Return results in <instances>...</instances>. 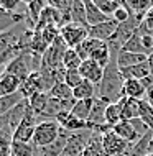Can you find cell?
I'll return each mask as SVG.
<instances>
[{
	"mask_svg": "<svg viewBox=\"0 0 153 156\" xmlns=\"http://www.w3.org/2000/svg\"><path fill=\"white\" fill-rule=\"evenodd\" d=\"M124 76L118 69L115 59H112L104 67V77L100 86L97 87V99L104 100L105 104H115L124 99Z\"/></svg>",
	"mask_w": 153,
	"mask_h": 156,
	"instance_id": "obj_1",
	"label": "cell"
},
{
	"mask_svg": "<svg viewBox=\"0 0 153 156\" xmlns=\"http://www.w3.org/2000/svg\"><path fill=\"white\" fill-rule=\"evenodd\" d=\"M59 133H61V125L56 120H46V122H40L33 135V145L36 148H46L51 146L54 141L58 140Z\"/></svg>",
	"mask_w": 153,
	"mask_h": 156,
	"instance_id": "obj_2",
	"label": "cell"
},
{
	"mask_svg": "<svg viewBox=\"0 0 153 156\" xmlns=\"http://www.w3.org/2000/svg\"><path fill=\"white\" fill-rule=\"evenodd\" d=\"M27 30H33V31H35V25L30 22L28 18H27V22H22V23L15 25V27H12L10 30L0 33V58H2L3 54H7L12 48H15V46L18 44L20 38L23 36V33Z\"/></svg>",
	"mask_w": 153,
	"mask_h": 156,
	"instance_id": "obj_3",
	"label": "cell"
},
{
	"mask_svg": "<svg viewBox=\"0 0 153 156\" xmlns=\"http://www.w3.org/2000/svg\"><path fill=\"white\" fill-rule=\"evenodd\" d=\"M28 99H23L16 107H13L10 112H7L5 115L0 117V133H5L13 136L15 130L18 128V125L22 123L25 113L28 110Z\"/></svg>",
	"mask_w": 153,
	"mask_h": 156,
	"instance_id": "obj_4",
	"label": "cell"
},
{
	"mask_svg": "<svg viewBox=\"0 0 153 156\" xmlns=\"http://www.w3.org/2000/svg\"><path fill=\"white\" fill-rule=\"evenodd\" d=\"M66 49H67L66 43L61 40V36H59L58 40L45 51L43 59H41V69L53 71V69H58V67H63V58H64Z\"/></svg>",
	"mask_w": 153,
	"mask_h": 156,
	"instance_id": "obj_5",
	"label": "cell"
},
{
	"mask_svg": "<svg viewBox=\"0 0 153 156\" xmlns=\"http://www.w3.org/2000/svg\"><path fill=\"white\" fill-rule=\"evenodd\" d=\"M38 126V119L35 115V112L30 108L25 113L22 123L18 125V128L15 130L13 133V141H20V143H31L33 141V135H35V130Z\"/></svg>",
	"mask_w": 153,
	"mask_h": 156,
	"instance_id": "obj_6",
	"label": "cell"
},
{
	"mask_svg": "<svg viewBox=\"0 0 153 156\" xmlns=\"http://www.w3.org/2000/svg\"><path fill=\"white\" fill-rule=\"evenodd\" d=\"M59 36L66 43L67 48H78L86 38H89V31L87 28H82L76 23H69L59 28Z\"/></svg>",
	"mask_w": 153,
	"mask_h": 156,
	"instance_id": "obj_7",
	"label": "cell"
},
{
	"mask_svg": "<svg viewBox=\"0 0 153 156\" xmlns=\"http://www.w3.org/2000/svg\"><path fill=\"white\" fill-rule=\"evenodd\" d=\"M102 146H104V151L107 153V156H118L129 151L132 145L127 143L125 140H122L115 132L110 130V132L102 135Z\"/></svg>",
	"mask_w": 153,
	"mask_h": 156,
	"instance_id": "obj_8",
	"label": "cell"
},
{
	"mask_svg": "<svg viewBox=\"0 0 153 156\" xmlns=\"http://www.w3.org/2000/svg\"><path fill=\"white\" fill-rule=\"evenodd\" d=\"M20 92L25 95V99H30L31 95L38 94V92H48L45 77H43V74H41V71H36V73L30 74L28 77L22 82Z\"/></svg>",
	"mask_w": 153,
	"mask_h": 156,
	"instance_id": "obj_9",
	"label": "cell"
},
{
	"mask_svg": "<svg viewBox=\"0 0 153 156\" xmlns=\"http://www.w3.org/2000/svg\"><path fill=\"white\" fill-rule=\"evenodd\" d=\"M79 73L82 76L84 81H89V82L94 84L96 87H99L100 82H102V77H104V67L100 64H97V62L92 61V59H86L81 64Z\"/></svg>",
	"mask_w": 153,
	"mask_h": 156,
	"instance_id": "obj_10",
	"label": "cell"
},
{
	"mask_svg": "<svg viewBox=\"0 0 153 156\" xmlns=\"http://www.w3.org/2000/svg\"><path fill=\"white\" fill-rule=\"evenodd\" d=\"M117 28H118V23L114 18H110V20H107V22H104L100 25L91 27L87 31H89V38H94V40H99V41L107 43L110 38L115 35Z\"/></svg>",
	"mask_w": 153,
	"mask_h": 156,
	"instance_id": "obj_11",
	"label": "cell"
},
{
	"mask_svg": "<svg viewBox=\"0 0 153 156\" xmlns=\"http://www.w3.org/2000/svg\"><path fill=\"white\" fill-rule=\"evenodd\" d=\"M20 87H22L20 77H16L13 74L2 73V76H0V97L15 94V92L20 90Z\"/></svg>",
	"mask_w": 153,
	"mask_h": 156,
	"instance_id": "obj_12",
	"label": "cell"
},
{
	"mask_svg": "<svg viewBox=\"0 0 153 156\" xmlns=\"http://www.w3.org/2000/svg\"><path fill=\"white\" fill-rule=\"evenodd\" d=\"M124 97L143 100V99H147V89L142 84V81H137V79H125V82H124Z\"/></svg>",
	"mask_w": 153,
	"mask_h": 156,
	"instance_id": "obj_13",
	"label": "cell"
},
{
	"mask_svg": "<svg viewBox=\"0 0 153 156\" xmlns=\"http://www.w3.org/2000/svg\"><path fill=\"white\" fill-rule=\"evenodd\" d=\"M112 132H115L122 140H125L127 143H130V145H135V143L140 140V136H138V133L135 132L132 122H127V120L118 122V123L112 128Z\"/></svg>",
	"mask_w": 153,
	"mask_h": 156,
	"instance_id": "obj_14",
	"label": "cell"
},
{
	"mask_svg": "<svg viewBox=\"0 0 153 156\" xmlns=\"http://www.w3.org/2000/svg\"><path fill=\"white\" fill-rule=\"evenodd\" d=\"M148 59V56H143V54H137V53H129V51H120L115 58V62L118 66V69H125V67H132L142 64Z\"/></svg>",
	"mask_w": 153,
	"mask_h": 156,
	"instance_id": "obj_15",
	"label": "cell"
},
{
	"mask_svg": "<svg viewBox=\"0 0 153 156\" xmlns=\"http://www.w3.org/2000/svg\"><path fill=\"white\" fill-rule=\"evenodd\" d=\"M84 5H86V16H87V25L89 28L96 27V25H100L104 22L110 20L107 15H104L102 12L97 8V5L94 3V0H84Z\"/></svg>",
	"mask_w": 153,
	"mask_h": 156,
	"instance_id": "obj_16",
	"label": "cell"
},
{
	"mask_svg": "<svg viewBox=\"0 0 153 156\" xmlns=\"http://www.w3.org/2000/svg\"><path fill=\"white\" fill-rule=\"evenodd\" d=\"M122 107H124V99H120L115 104H109L105 110V125L110 130L115 126L118 122H122Z\"/></svg>",
	"mask_w": 153,
	"mask_h": 156,
	"instance_id": "obj_17",
	"label": "cell"
},
{
	"mask_svg": "<svg viewBox=\"0 0 153 156\" xmlns=\"http://www.w3.org/2000/svg\"><path fill=\"white\" fill-rule=\"evenodd\" d=\"M124 79H137V81H142L150 76V66H148V59L142 64L132 66V67H125V69H120Z\"/></svg>",
	"mask_w": 153,
	"mask_h": 156,
	"instance_id": "obj_18",
	"label": "cell"
},
{
	"mask_svg": "<svg viewBox=\"0 0 153 156\" xmlns=\"http://www.w3.org/2000/svg\"><path fill=\"white\" fill-rule=\"evenodd\" d=\"M71 20H73V23H76V25H79V27L87 28V30H89L84 0H73V5H71Z\"/></svg>",
	"mask_w": 153,
	"mask_h": 156,
	"instance_id": "obj_19",
	"label": "cell"
},
{
	"mask_svg": "<svg viewBox=\"0 0 153 156\" xmlns=\"http://www.w3.org/2000/svg\"><path fill=\"white\" fill-rule=\"evenodd\" d=\"M48 102H49V94H48V92H38V94L31 95V97L28 99L30 108L35 112L36 119L45 113L46 107H48Z\"/></svg>",
	"mask_w": 153,
	"mask_h": 156,
	"instance_id": "obj_20",
	"label": "cell"
},
{
	"mask_svg": "<svg viewBox=\"0 0 153 156\" xmlns=\"http://www.w3.org/2000/svg\"><path fill=\"white\" fill-rule=\"evenodd\" d=\"M73 95L76 100H87L97 97V87L89 81H82L76 89H73Z\"/></svg>",
	"mask_w": 153,
	"mask_h": 156,
	"instance_id": "obj_21",
	"label": "cell"
},
{
	"mask_svg": "<svg viewBox=\"0 0 153 156\" xmlns=\"http://www.w3.org/2000/svg\"><path fill=\"white\" fill-rule=\"evenodd\" d=\"M92 105H94V99L78 100V102L74 104L73 110H71V115L76 117V119H79V120H82V122H87L89 115H91V110H92Z\"/></svg>",
	"mask_w": 153,
	"mask_h": 156,
	"instance_id": "obj_22",
	"label": "cell"
},
{
	"mask_svg": "<svg viewBox=\"0 0 153 156\" xmlns=\"http://www.w3.org/2000/svg\"><path fill=\"white\" fill-rule=\"evenodd\" d=\"M46 5H48V2H43V0H30V2L25 3V7H27V12H25V13H27L28 20L35 25V27H36L38 20H40L41 12L46 8Z\"/></svg>",
	"mask_w": 153,
	"mask_h": 156,
	"instance_id": "obj_23",
	"label": "cell"
},
{
	"mask_svg": "<svg viewBox=\"0 0 153 156\" xmlns=\"http://www.w3.org/2000/svg\"><path fill=\"white\" fill-rule=\"evenodd\" d=\"M122 51H129V53H137V54H143V56H150V51H147V48L143 46V41H142V35L138 33H135L133 36L130 38L129 41L124 44V48H122Z\"/></svg>",
	"mask_w": 153,
	"mask_h": 156,
	"instance_id": "obj_24",
	"label": "cell"
},
{
	"mask_svg": "<svg viewBox=\"0 0 153 156\" xmlns=\"http://www.w3.org/2000/svg\"><path fill=\"white\" fill-rule=\"evenodd\" d=\"M138 112H140V100L124 97V107H122V120L130 122V120H133V119H138Z\"/></svg>",
	"mask_w": 153,
	"mask_h": 156,
	"instance_id": "obj_25",
	"label": "cell"
},
{
	"mask_svg": "<svg viewBox=\"0 0 153 156\" xmlns=\"http://www.w3.org/2000/svg\"><path fill=\"white\" fill-rule=\"evenodd\" d=\"M25 99V95L22 92H15V94H10V95H5V97H0V117L5 115L7 112H10L13 107H16L22 100Z\"/></svg>",
	"mask_w": 153,
	"mask_h": 156,
	"instance_id": "obj_26",
	"label": "cell"
},
{
	"mask_svg": "<svg viewBox=\"0 0 153 156\" xmlns=\"http://www.w3.org/2000/svg\"><path fill=\"white\" fill-rule=\"evenodd\" d=\"M125 5L130 10V13L143 18V16L147 15V12L153 7V2L151 0H127Z\"/></svg>",
	"mask_w": 153,
	"mask_h": 156,
	"instance_id": "obj_27",
	"label": "cell"
},
{
	"mask_svg": "<svg viewBox=\"0 0 153 156\" xmlns=\"http://www.w3.org/2000/svg\"><path fill=\"white\" fill-rule=\"evenodd\" d=\"M81 64H82V59L79 58L78 51L74 48H67L64 53V58H63V67L66 71L69 69H79Z\"/></svg>",
	"mask_w": 153,
	"mask_h": 156,
	"instance_id": "obj_28",
	"label": "cell"
},
{
	"mask_svg": "<svg viewBox=\"0 0 153 156\" xmlns=\"http://www.w3.org/2000/svg\"><path fill=\"white\" fill-rule=\"evenodd\" d=\"M49 97H53V99H58V100H69V99H74L73 95V89H71L69 86H67L66 82H59L56 86L53 87L49 92Z\"/></svg>",
	"mask_w": 153,
	"mask_h": 156,
	"instance_id": "obj_29",
	"label": "cell"
},
{
	"mask_svg": "<svg viewBox=\"0 0 153 156\" xmlns=\"http://www.w3.org/2000/svg\"><path fill=\"white\" fill-rule=\"evenodd\" d=\"M138 119L145 123L148 128L153 132V107L150 105L147 99L140 100V112H138Z\"/></svg>",
	"mask_w": 153,
	"mask_h": 156,
	"instance_id": "obj_30",
	"label": "cell"
},
{
	"mask_svg": "<svg viewBox=\"0 0 153 156\" xmlns=\"http://www.w3.org/2000/svg\"><path fill=\"white\" fill-rule=\"evenodd\" d=\"M94 3L97 5V8H99L102 13L107 15L109 18H112L114 13H115L122 5V2H118V0H94Z\"/></svg>",
	"mask_w": 153,
	"mask_h": 156,
	"instance_id": "obj_31",
	"label": "cell"
},
{
	"mask_svg": "<svg viewBox=\"0 0 153 156\" xmlns=\"http://www.w3.org/2000/svg\"><path fill=\"white\" fill-rule=\"evenodd\" d=\"M138 33L143 36H153V7L147 12L142 23L138 25Z\"/></svg>",
	"mask_w": 153,
	"mask_h": 156,
	"instance_id": "obj_32",
	"label": "cell"
},
{
	"mask_svg": "<svg viewBox=\"0 0 153 156\" xmlns=\"http://www.w3.org/2000/svg\"><path fill=\"white\" fill-rule=\"evenodd\" d=\"M0 156H13V136L0 133Z\"/></svg>",
	"mask_w": 153,
	"mask_h": 156,
	"instance_id": "obj_33",
	"label": "cell"
},
{
	"mask_svg": "<svg viewBox=\"0 0 153 156\" xmlns=\"http://www.w3.org/2000/svg\"><path fill=\"white\" fill-rule=\"evenodd\" d=\"M41 36H43V40L46 41V44L51 46L59 38V27H56V25H49V27L43 28V30H41Z\"/></svg>",
	"mask_w": 153,
	"mask_h": 156,
	"instance_id": "obj_34",
	"label": "cell"
},
{
	"mask_svg": "<svg viewBox=\"0 0 153 156\" xmlns=\"http://www.w3.org/2000/svg\"><path fill=\"white\" fill-rule=\"evenodd\" d=\"M82 81H84V79H82V76H81L79 69H69V71H66L64 82L71 87V89H76V87H78Z\"/></svg>",
	"mask_w": 153,
	"mask_h": 156,
	"instance_id": "obj_35",
	"label": "cell"
},
{
	"mask_svg": "<svg viewBox=\"0 0 153 156\" xmlns=\"http://www.w3.org/2000/svg\"><path fill=\"white\" fill-rule=\"evenodd\" d=\"M49 7L56 8L61 13H66V12L71 10V5H73V0H49L48 2Z\"/></svg>",
	"mask_w": 153,
	"mask_h": 156,
	"instance_id": "obj_36",
	"label": "cell"
},
{
	"mask_svg": "<svg viewBox=\"0 0 153 156\" xmlns=\"http://www.w3.org/2000/svg\"><path fill=\"white\" fill-rule=\"evenodd\" d=\"M20 5L18 0H0V10L7 13H16V7Z\"/></svg>",
	"mask_w": 153,
	"mask_h": 156,
	"instance_id": "obj_37",
	"label": "cell"
},
{
	"mask_svg": "<svg viewBox=\"0 0 153 156\" xmlns=\"http://www.w3.org/2000/svg\"><path fill=\"white\" fill-rule=\"evenodd\" d=\"M147 100L150 102V105L153 107V87H150V89L147 90Z\"/></svg>",
	"mask_w": 153,
	"mask_h": 156,
	"instance_id": "obj_38",
	"label": "cell"
},
{
	"mask_svg": "<svg viewBox=\"0 0 153 156\" xmlns=\"http://www.w3.org/2000/svg\"><path fill=\"white\" fill-rule=\"evenodd\" d=\"M150 153H153V138H151V143H150Z\"/></svg>",
	"mask_w": 153,
	"mask_h": 156,
	"instance_id": "obj_39",
	"label": "cell"
},
{
	"mask_svg": "<svg viewBox=\"0 0 153 156\" xmlns=\"http://www.w3.org/2000/svg\"><path fill=\"white\" fill-rule=\"evenodd\" d=\"M147 156H153V153H150V154H147Z\"/></svg>",
	"mask_w": 153,
	"mask_h": 156,
	"instance_id": "obj_40",
	"label": "cell"
}]
</instances>
